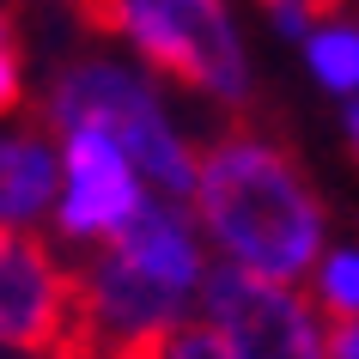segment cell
<instances>
[{"label": "cell", "mask_w": 359, "mask_h": 359, "mask_svg": "<svg viewBox=\"0 0 359 359\" xmlns=\"http://www.w3.org/2000/svg\"><path fill=\"white\" fill-rule=\"evenodd\" d=\"M268 6H274V0H268ZM311 6H317V0H311Z\"/></svg>", "instance_id": "18"}, {"label": "cell", "mask_w": 359, "mask_h": 359, "mask_svg": "<svg viewBox=\"0 0 359 359\" xmlns=\"http://www.w3.org/2000/svg\"><path fill=\"white\" fill-rule=\"evenodd\" d=\"M341 140H347V152L359 158V97H347V104H341Z\"/></svg>", "instance_id": "15"}, {"label": "cell", "mask_w": 359, "mask_h": 359, "mask_svg": "<svg viewBox=\"0 0 359 359\" xmlns=\"http://www.w3.org/2000/svg\"><path fill=\"white\" fill-rule=\"evenodd\" d=\"M0 244H6V231H0Z\"/></svg>", "instance_id": "19"}, {"label": "cell", "mask_w": 359, "mask_h": 359, "mask_svg": "<svg viewBox=\"0 0 359 359\" xmlns=\"http://www.w3.org/2000/svg\"><path fill=\"white\" fill-rule=\"evenodd\" d=\"M19 104H25V61L19 49H0V122L19 116Z\"/></svg>", "instance_id": "13"}, {"label": "cell", "mask_w": 359, "mask_h": 359, "mask_svg": "<svg viewBox=\"0 0 359 359\" xmlns=\"http://www.w3.org/2000/svg\"><path fill=\"white\" fill-rule=\"evenodd\" d=\"M67 359H147V353H97V347H79V353H67Z\"/></svg>", "instance_id": "16"}, {"label": "cell", "mask_w": 359, "mask_h": 359, "mask_svg": "<svg viewBox=\"0 0 359 359\" xmlns=\"http://www.w3.org/2000/svg\"><path fill=\"white\" fill-rule=\"evenodd\" d=\"M317 13H323V6H311V0H274V6H268V25H274L280 37L304 43V31L317 25Z\"/></svg>", "instance_id": "12"}, {"label": "cell", "mask_w": 359, "mask_h": 359, "mask_svg": "<svg viewBox=\"0 0 359 359\" xmlns=\"http://www.w3.org/2000/svg\"><path fill=\"white\" fill-rule=\"evenodd\" d=\"M189 208L201 219L213 262L256 280L304 286L317 256L335 244L323 189L311 183L304 158L256 122H226L201 140Z\"/></svg>", "instance_id": "1"}, {"label": "cell", "mask_w": 359, "mask_h": 359, "mask_svg": "<svg viewBox=\"0 0 359 359\" xmlns=\"http://www.w3.org/2000/svg\"><path fill=\"white\" fill-rule=\"evenodd\" d=\"M61 140V177H55V213H49V238L67 256H92L116 244L122 231L147 213L152 183L140 177L128 152L104 140V134H55Z\"/></svg>", "instance_id": "6"}, {"label": "cell", "mask_w": 359, "mask_h": 359, "mask_svg": "<svg viewBox=\"0 0 359 359\" xmlns=\"http://www.w3.org/2000/svg\"><path fill=\"white\" fill-rule=\"evenodd\" d=\"M79 268V347L152 353L165 335L201 317L213 280V250L189 201L152 195L116 244L74 256Z\"/></svg>", "instance_id": "2"}, {"label": "cell", "mask_w": 359, "mask_h": 359, "mask_svg": "<svg viewBox=\"0 0 359 359\" xmlns=\"http://www.w3.org/2000/svg\"><path fill=\"white\" fill-rule=\"evenodd\" d=\"M304 292L329 323H353L359 317V238H335L317 256V268L304 274Z\"/></svg>", "instance_id": "10"}, {"label": "cell", "mask_w": 359, "mask_h": 359, "mask_svg": "<svg viewBox=\"0 0 359 359\" xmlns=\"http://www.w3.org/2000/svg\"><path fill=\"white\" fill-rule=\"evenodd\" d=\"M147 359H231V347H226V335H219L208 317H195V323H183L177 335H165Z\"/></svg>", "instance_id": "11"}, {"label": "cell", "mask_w": 359, "mask_h": 359, "mask_svg": "<svg viewBox=\"0 0 359 359\" xmlns=\"http://www.w3.org/2000/svg\"><path fill=\"white\" fill-rule=\"evenodd\" d=\"M201 317L226 335L231 359H335L329 353V317L311 304L304 286L213 268Z\"/></svg>", "instance_id": "7"}, {"label": "cell", "mask_w": 359, "mask_h": 359, "mask_svg": "<svg viewBox=\"0 0 359 359\" xmlns=\"http://www.w3.org/2000/svg\"><path fill=\"white\" fill-rule=\"evenodd\" d=\"M61 177V140L49 122H0V231L31 238L49 231Z\"/></svg>", "instance_id": "8"}, {"label": "cell", "mask_w": 359, "mask_h": 359, "mask_svg": "<svg viewBox=\"0 0 359 359\" xmlns=\"http://www.w3.org/2000/svg\"><path fill=\"white\" fill-rule=\"evenodd\" d=\"M43 122L55 134L86 128V134L116 140L140 165L152 195L189 201L195 170H201V140L170 110L165 79L152 67H140L128 49L122 55H74L43 92Z\"/></svg>", "instance_id": "3"}, {"label": "cell", "mask_w": 359, "mask_h": 359, "mask_svg": "<svg viewBox=\"0 0 359 359\" xmlns=\"http://www.w3.org/2000/svg\"><path fill=\"white\" fill-rule=\"evenodd\" d=\"M329 353L335 359H359V317L353 323H329Z\"/></svg>", "instance_id": "14"}, {"label": "cell", "mask_w": 359, "mask_h": 359, "mask_svg": "<svg viewBox=\"0 0 359 359\" xmlns=\"http://www.w3.org/2000/svg\"><path fill=\"white\" fill-rule=\"evenodd\" d=\"M79 353V268L49 238L0 244V359H67Z\"/></svg>", "instance_id": "5"}, {"label": "cell", "mask_w": 359, "mask_h": 359, "mask_svg": "<svg viewBox=\"0 0 359 359\" xmlns=\"http://www.w3.org/2000/svg\"><path fill=\"white\" fill-rule=\"evenodd\" d=\"M97 25L158 79L238 116L256 92L244 25L231 0H104Z\"/></svg>", "instance_id": "4"}, {"label": "cell", "mask_w": 359, "mask_h": 359, "mask_svg": "<svg viewBox=\"0 0 359 359\" xmlns=\"http://www.w3.org/2000/svg\"><path fill=\"white\" fill-rule=\"evenodd\" d=\"M0 49H13V31H6V13H0Z\"/></svg>", "instance_id": "17"}, {"label": "cell", "mask_w": 359, "mask_h": 359, "mask_svg": "<svg viewBox=\"0 0 359 359\" xmlns=\"http://www.w3.org/2000/svg\"><path fill=\"white\" fill-rule=\"evenodd\" d=\"M299 61L323 97H335V104L359 97V13H329L323 6L317 25L299 43Z\"/></svg>", "instance_id": "9"}]
</instances>
